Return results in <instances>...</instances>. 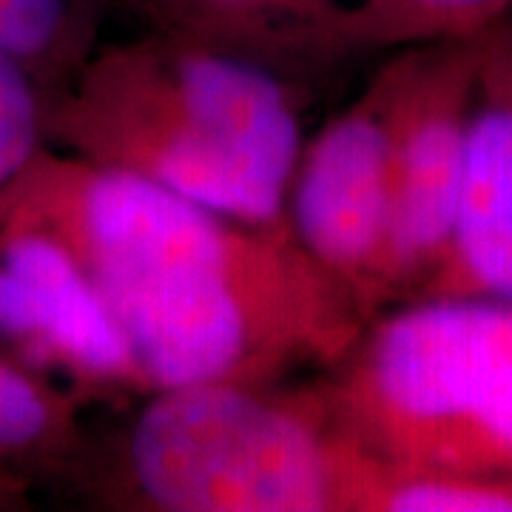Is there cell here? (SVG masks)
Segmentation results:
<instances>
[{
  "label": "cell",
  "mask_w": 512,
  "mask_h": 512,
  "mask_svg": "<svg viewBox=\"0 0 512 512\" xmlns=\"http://www.w3.org/2000/svg\"><path fill=\"white\" fill-rule=\"evenodd\" d=\"M52 237L92 282L148 393L291 382L336 365L367 316L291 234L49 146L3 225Z\"/></svg>",
  "instance_id": "obj_1"
},
{
  "label": "cell",
  "mask_w": 512,
  "mask_h": 512,
  "mask_svg": "<svg viewBox=\"0 0 512 512\" xmlns=\"http://www.w3.org/2000/svg\"><path fill=\"white\" fill-rule=\"evenodd\" d=\"M305 92L302 80L146 29L94 49L46 109V137L225 217L288 228Z\"/></svg>",
  "instance_id": "obj_2"
},
{
  "label": "cell",
  "mask_w": 512,
  "mask_h": 512,
  "mask_svg": "<svg viewBox=\"0 0 512 512\" xmlns=\"http://www.w3.org/2000/svg\"><path fill=\"white\" fill-rule=\"evenodd\" d=\"M66 478L100 510L370 512L379 464L336 430L316 373L151 390Z\"/></svg>",
  "instance_id": "obj_3"
},
{
  "label": "cell",
  "mask_w": 512,
  "mask_h": 512,
  "mask_svg": "<svg viewBox=\"0 0 512 512\" xmlns=\"http://www.w3.org/2000/svg\"><path fill=\"white\" fill-rule=\"evenodd\" d=\"M319 387L336 430L384 470L512 478V302L390 305Z\"/></svg>",
  "instance_id": "obj_4"
},
{
  "label": "cell",
  "mask_w": 512,
  "mask_h": 512,
  "mask_svg": "<svg viewBox=\"0 0 512 512\" xmlns=\"http://www.w3.org/2000/svg\"><path fill=\"white\" fill-rule=\"evenodd\" d=\"M487 32L390 49V228L384 308L419 299L447 259Z\"/></svg>",
  "instance_id": "obj_5"
},
{
  "label": "cell",
  "mask_w": 512,
  "mask_h": 512,
  "mask_svg": "<svg viewBox=\"0 0 512 512\" xmlns=\"http://www.w3.org/2000/svg\"><path fill=\"white\" fill-rule=\"evenodd\" d=\"M390 94L384 60L365 89L305 140L288 191V228L367 319L384 311L390 228Z\"/></svg>",
  "instance_id": "obj_6"
},
{
  "label": "cell",
  "mask_w": 512,
  "mask_h": 512,
  "mask_svg": "<svg viewBox=\"0 0 512 512\" xmlns=\"http://www.w3.org/2000/svg\"><path fill=\"white\" fill-rule=\"evenodd\" d=\"M0 342L37 370H60L86 390L146 396L148 387L92 282L55 239L0 228Z\"/></svg>",
  "instance_id": "obj_7"
},
{
  "label": "cell",
  "mask_w": 512,
  "mask_h": 512,
  "mask_svg": "<svg viewBox=\"0 0 512 512\" xmlns=\"http://www.w3.org/2000/svg\"><path fill=\"white\" fill-rule=\"evenodd\" d=\"M146 29L188 37L293 80L376 52L379 0H126Z\"/></svg>",
  "instance_id": "obj_8"
},
{
  "label": "cell",
  "mask_w": 512,
  "mask_h": 512,
  "mask_svg": "<svg viewBox=\"0 0 512 512\" xmlns=\"http://www.w3.org/2000/svg\"><path fill=\"white\" fill-rule=\"evenodd\" d=\"M421 296L512 302V32H487L453 242Z\"/></svg>",
  "instance_id": "obj_9"
},
{
  "label": "cell",
  "mask_w": 512,
  "mask_h": 512,
  "mask_svg": "<svg viewBox=\"0 0 512 512\" xmlns=\"http://www.w3.org/2000/svg\"><path fill=\"white\" fill-rule=\"evenodd\" d=\"M83 444L80 396L0 353V473L26 487L35 478H66Z\"/></svg>",
  "instance_id": "obj_10"
},
{
  "label": "cell",
  "mask_w": 512,
  "mask_h": 512,
  "mask_svg": "<svg viewBox=\"0 0 512 512\" xmlns=\"http://www.w3.org/2000/svg\"><path fill=\"white\" fill-rule=\"evenodd\" d=\"M111 0H0V46L37 80L52 106L100 46Z\"/></svg>",
  "instance_id": "obj_11"
},
{
  "label": "cell",
  "mask_w": 512,
  "mask_h": 512,
  "mask_svg": "<svg viewBox=\"0 0 512 512\" xmlns=\"http://www.w3.org/2000/svg\"><path fill=\"white\" fill-rule=\"evenodd\" d=\"M46 109L35 77L0 46V228L32 165L49 148Z\"/></svg>",
  "instance_id": "obj_12"
},
{
  "label": "cell",
  "mask_w": 512,
  "mask_h": 512,
  "mask_svg": "<svg viewBox=\"0 0 512 512\" xmlns=\"http://www.w3.org/2000/svg\"><path fill=\"white\" fill-rule=\"evenodd\" d=\"M512 0H379L376 52L478 37L510 15Z\"/></svg>",
  "instance_id": "obj_13"
},
{
  "label": "cell",
  "mask_w": 512,
  "mask_h": 512,
  "mask_svg": "<svg viewBox=\"0 0 512 512\" xmlns=\"http://www.w3.org/2000/svg\"><path fill=\"white\" fill-rule=\"evenodd\" d=\"M370 512H512V478L396 473L379 464Z\"/></svg>",
  "instance_id": "obj_14"
},
{
  "label": "cell",
  "mask_w": 512,
  "mask_h": 512,
  "mask_svg": "<svg viewBox=\"0 0 512 512\" xmlns=\"http://www.w3.org/2000/svg\"><path fill=\"white\" fill-rule=\"evenodd\" d=\"M18 507H26V484L0 473V510H18Z\"/></svg>",
  "instance_id": "obj_15"
}]
</instances>
